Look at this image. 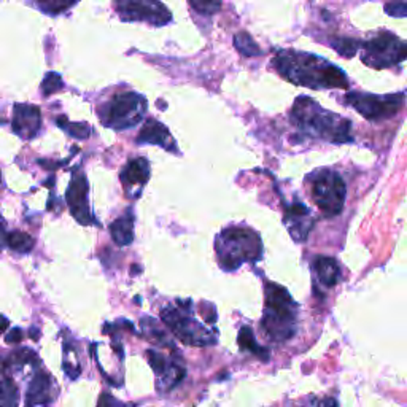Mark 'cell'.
<instances>
[{
	"label": "cell",
	"mask_w": 407,
	"mask_h": 407,
	"mask_svg": "<svg viewBox=\"0 0 407 407\" xmlns=\"http://www.w3.org/2000/svg\"><path fill=\"white\" fill-rule=\"evenodd\" d=\"M21 339H23L21 329H13L11 333L6 336V342H19Z\"/></svg>",
	"instance_id": "33"
},
{
	"label": "cell",
	"mask_w": 407,
	"mask_h": 407,
	"mask_svg": "<svg viewBox=\"0 0 407 407\" xmlns=\"http://www.w3.org/2000/svg\"><path fill=\"white\" fill-rule=\"evenodd\" d=\"M138 143H153L159 145L163 148L177 153V146L174 138H172L170 132L167 131V127L159 123L156 119H148L143 124L142 131L138 134Z\"/></svg>",
	"instance_id": "16"
},
{
	"label": "cell",
	"mask_w": 407,
	"mask_h": 407,
	"mask_svg": "<svg viewBox=\"0 0 407 407\" xmlns=\"http://www.w3.org/2000/svg\"><path fill=\"white\" fill-rule=\"evenodd\" d=\"M98 407H136V406H134V404L121 403L119 399L113 398L110 393H102V394H100V398H99Z\"/></svg>",
	"instance_id": "32"
},
{
	"label": "cell",
	"mask_w": 407,
	"mask_h": 407,
	"mask_svg": "<svg viewBox=\"0 0 407 407\" xmlns=\"http://www.w3.org/2000/svg\"><path fill=\"white\" fill-rule=\"evenodd\" d=\"M73 5H75V2L66 4V2H57V0H49V2H38L37 4L38 8L45 13H48V15H59V13H64L66 10L72 8Z\"/></svg>",
	"instance_id": "28"
},
{
	"label": "cell",
	"mask_w": 407,
	"mask_h": 407,
	"mask_svg": "<svg viewBox=\"0 0 407 407\" xmlns=\"http://www.w3.org/2000/svg\"><path fill=\"white\" fill-rule=\"evenodd\" d=\"M117 10L123 21H143L153 25L167 24L172 15L161 2H117Z\"/></svg>",
	"instance_id": "10"
},
{
	"label": "cell",
	"mask_w": 407,
	"mask_h": 407,
	"mask_svg": "<svg viewBox=\"0 0 407 407\" xmlns=\"http://www.w3.org/2000/svg\"><path fill=\"white\" fill-rule=\"evenodd\" d=\"M28 407H47L45 404H35V406H28Z\"/></svg>",
	"instance_id": "35"
},
{
	"label": "cell",
	"mask_w": 407,
	"mask_h": 407,
	"mask_svg": "<svg viewBox=\"0 0 407 407\" xmlns=\"http://www.w3.org/2000/svg\"><path fill=\"white\" fill-rule=\"evenodd\" d=\"M64 371L69 375L70 379H76L80 375V365H78V358H76L75 348L70 346V343H66L64 346Z\"/></svg>",
	"instance_id": "26"
},
{
	"label": "cell",
	"mask_w": 407,
	"mask_h": 407,
	"mask_svg": "<svg viewBox=\"0 0 407 407\" xmlns=\"http://www.w3.org/2000/svg\"><path fill=\"white\" fill-rule=\"evenodd\" d=\"M146 355H148V361L153 371L158 375L159 391H169L183 380L187 371H184L182 365L170 361L167 356L159 353L158 350H148Z\"/></svg>",
	"instance_id": "12"
},
{
	"label": "cell",
	"mask_w": 407,
	"mask_h": 407,
	"mask_svg": "<svg viewBox=\"0 0 407 407\" xmlns=\"http://www.w3.org/2000/svg\"><path fill=\"white\" fill-rule=\"evenodd\" d=\"M57 124H59L64 131L69 132L70 136H73L76 138H88L89 136H91V129H89L88 124L70 123L66 117L57 118Z\"/></svg>",
	"instance_id": "27"
},
{
	"label": "cell",
	"mask_w": 407,
	"mask_h": 407,
	"mask_svg": "<svg viewBox=\"0 0 407 407\" xmlns=\"http://www.w3.org/2000/svg\"><path fill=\"white\" fill-rule=\"evenodd\" d=\"M314 271L317 273L320 283H323L328 288H333V286L339 282L341 278V267L337 264V261L334 258L329 256H317L314 259Z\"/></svg>",
	"instance_id": "18"
},
{
	"label": "cell",
	"mask_w": 407,
	"mask_h": 407,
	"mask_svg": "<svg viewBox=\"0 0 407 407\" xmlns=\"http://www.w3.org/2000/svg\"><path fill=\"white\" fill-rule=\"evenodd\" d=\"M121 183L126 189V194L131 196V191H137L140 193L143 184L148 182L150 178V164L145 158H136L124 165L121 170Z\"/></svg>",
	"instance_id": "15"
},
{
	"label": "cell",
	"mask_w": 407,
	"mask_h": 407,
	"mask_svg": "<svg viewBox=\"0 0 407 407\" xmlns=\"http://www.w3.org/2000/svg\"><path fill=\"white\" fill-rule=\"evenodd\" d=\"M317 407H337V404H336V401L333 398H326V399L320 401Z\"/></svg>",
	"instance_id": "34"
},
{
	"label": "cell",
	"mask_w": 407,
	"mask_h": 407,
	"mask_svg": "<svg viewBox=\"0 0 407 407\" xmlns=\"http://www.w3.org/2000/svg\"><path fill=\"white\" fill-rule=\"evenodd\" d=\"M273 67L286 80L310 89L348 88L347 75L334 64L320 56L283 49L273 57Z\"/></svg>",
	"instance_id": "1"
},
{
	"label": "cell",
	"mask_w": 407,
	"mask_h": 407,
	"mask_svg": "<svg viewBox=\"0 0 407 407\" xmlns=\"http://www.w3.org/2000/svg\"><path fill=\"white\" fill-rule=\"evenodd\" d=\"M346 102L366 119L380 121L391 118L399 112V108L404 104V94L394 93L387 95H375L350 91L346 94Z\"/></svg>",
	"instance_id": "9"
},
{
	"label": "cell",
	"mask_w": 407,
	"mask_h": 407,
	"mask_svg": "<svg viewBox=\"0 0 407 407\" xmlns=\"http://www.w3.org/2000/svg\"><path fill=\"white\" fill-rule=\"evenodd\" d=\"M51 401V379L47 372H37L28 390V406L45 404Z\"/></svg>",
	"instance_id": "17"
},
{
	"label": "cell",
	"mask_w": 407,
	"mask_h": 407,
	"mask_svg": "<svg viewBox=\"0 0 407 407\" xmlns=\"http://www.w3.org/2000/svg\"><path fill=\"white\" fill-rule=\"evenodd\" d=\"M146 113V99L137 93H119L102 105L100 121L114 131L137 126Z\"/></svg>",
	"instance_id": "6"
},
{
	"label": "cell",
	"mask_w": 407,
	"mask_h": 407,
	"mask_svg": "<svg viewBox=\"0 0 407 407\" xmlns=\"http://www.w3.org/2000/svg\"><path fill=\"white\" fill-rule=\"evenodd\" d=\"M239 346L242 350H248V352H252L253 355H256L261 361H267L269 360V350L261 347L259 343L254 339V334L252 328L244 326L239 331Z\"/></svg>",
	"instance_id": "20"
},
{
	"label": "cell",
	"mask_w": 407,
	"mask_h": 407,
	"mask_svg": "<svg viewBox=\"0 0 407 407\" xmlns=\"http://www.w3.org/2000/svg\"><path fill=\"white\" fill-rule=\"evenodd\" d=\"M42 126L40 108L29 104H16L13 107L11 127L13 132L24 140H30L37 136Z\"/></svg>",
	"instance_id": "13"
},
{
	"label": "cell",
	"mask_w": 407,
	"mask_h": 407,
	"mask_svg": "<svg viewBox=\"0 0 407 407\" xmlns=\"http://www.w3.org/2000/svg\"><path fill=\"white\" fill-rule=\"evenodd\" d=\"M110 234L118 245H129L134 240V216L132 213H126L114 220L110 226Z\"/></svg>",
	"instance_id": "19"
},
{
	"label": "cell",
	"mask_w": 407,
	"mask_h": 407,
	"mask_svg": "<svg viewBox=\"0 0 407 407\" xmlns=\"http://www.w3.org/2000/svg\"><path fill=\"white\" fill-rule=\"evenodd\" d=\"M40 362L37 358V355L32 352L30 348H19L16 352L10 355V358L5 361V366H25V365H37Z\"/></svg>",
	"instance_id": "25"
},
{
	"label": "cell",
	"mask_w": 407,
	"mask_h": 407,
	"mask_svg": "<svg viewBox=\"0 0 407 407\" xmlns=\"http://www.w3.org/2000/svg\"><path fill=\"white\" fill-rule=\"evenodd\" d=\"M331 47H333L337 53L343 57H352L356 54V51L361 47V43L355 38H347V37H334L333 40L329 42Z\"/></svg>",
	"instance_id": "23"
},
{
	"label": "cell",
	"mask_w": 407,
	"mask_h": 407,
	"mask_svg": "<svg viewBox=\"0 0 407 407\" xmlns=\"http://www.w3.org/2000/svg\"><path fill=\"white\" fill-rule=\"evenodd\" d=\"M177 304L178 305H170V307L161 312V318L165 326L187 346H213L216 342V336L197 322L196 318H193V315H191V310H193L191 302L178 301Z\"/></svg>",
	"instance_id": "5"
},
{
	"label": "cell",
	"mask_w": 407,
	"mask_h": 407,
	"mask_svg": "<svg viewBox=\"0 0 407 407\" xmlns=\"http://www.w3.org/2000/svg\"><path fill=\"white\" fill-rule=\"evenodd\" d=\"M297 305L283 286L267 282L261 329L273 342H285L296 333Z\"/></svg>",
	"instance_id": "3"
},
{
	"label": "cell",
	"mask_w": 407,
	"mask_h": 407,
	"mask_svg": "<svg viewBox=\"0 0 407 407\" xmlns=\"http://www.w3.org/2000/svg\"><path fill=\"white\" fill-rule=\"evenodd\" d=\"M218 263L225 271H235L244 263H254L261 258L263 244L258 232L250 228L231 226L223 229L215 242Z\"/></svg>",
	"instance_id": "4"
},
{
	"label": "cell",
	"mask_w": 407,
	"mask_h": 407,
	"mask_svg": "<svg viewBox=\"0 0 407 407\" xmlns=\"http://www.w3.org/2000/svg\"><path fill=\"white\" fill-rule=\"evenodd\" d=\"M234 47L237 48L244 56L261 54L259 47L253 42V38L248 35L247 32H239V34L234 37Z\"/></svg>",
	"instance_id": "24"
},
{
	"label": "cell",
	"mask_w": 407,
	"mask_h": 407,
	"mask_svg": "<svg viewBox=\"0 0 407 407\" xmlns=\"http://www.w3.org/2000/svg\"><path fill=\"white\" fill-rule=\"evenodd\" d=\"M291 119L305 136L333 143L352 142V123L333 112L324 110L314 99L301 95L291 110Z\"/></svg>",
	"instance_id": "2"
},
{
	"label": "cell",
	"mask_w": 407,
	"mask_h": 407,
	"mask_svg": "<svg viewBox=\"0 0 407 407\" xmlns=\"http://www.w3.org/2000/svg\"><path fill=\"white\" fill-rule=\"evenodd\" d=\"M191 8H194L197 13L202 15H213V13L221 8L220 2H189Z\"/></svg>",
	"instance_id": "31"
},
{
	"label": "cell",
	"mask_w": 407,
	"mask_h": 407,
	"mask_svg": "<svg viewBox=\"0 0 407 407\" xmlns=\"http://www.w3.org/2000/svg\"><path fill=\"white\" fill-rule=\"evenodd\" d=\"M5 245L18 253H29L34 248V239L21 231H11L5 234Z\"/></svg>",
	"instance_id": "21"
},
{
	"label": "cell",
	"mask_w": 407,
	"mask_h": 407,
	"mask_svg": "<svg viewBox=\"0 0 407 407\" xmlns=\"http://www.w3.org/2000/svg\"><path fill=\"white\" fill-rule=\"evenodd\" d=\"M312 182V199L324 215L336 216L342 212L346 204L347 188L342 177L334 170L323 169L314 174Z\"/></svg>",
	"instance_id": "7"
},
{
	"label": "cell",
	"mask_w": 407,
	"mask_h": 407,
	"mask_svg": "<svg viewBox=\"0 0 407 407\" xmlns=\"http://www.w3.org/2000/svg\"><path fill=\"white\" fill-rule=\"evenodd\" d=\"M388 16L407 18V2H390L384 6Z\"/></svg>",
	"instance_id": "30"
},
{
	"label": "cell",
	"mask_w": 407,
	"mask_h": 407,
	"mask_svg": "<svg viewBox=\"0 0 407 407\" xmlns=\"http://www.w3.org/2000/svg\"><path fill=\"white\" fill-rule=\"evenodd\" d=\"M285 225L288 226L291 237L296 242H304L307 239L309 231L314 221H312L310 210L301 202L288 204L285 207Z\"/></svg>",
	"instance_id": "14"
},
{
	"label": "cell",
	"mask_w": 407,
	"mask_h": 407,
	"mask_svg": "<svg viewBox=\"0 0 407 407\" xmlns=\"http://www.w3.org/2000/svg\"><path fill=\"white\" fill-rule=\"evenodd\" d=\"M88 180L83 172L75 170L72 174V180L67 188L66 201L69 210L72 212L73 218L83 226H88L94 223L91 210H89V201H88Z\"/></svg>",
	"instance_id": "11"
},
{
	"label": "cell",
	"mask_w": 407,
	"mask_h": 407,
	"mask_svg": "<svg viewBox=\"0 0 407 407\" xmlns=\"http://www.w3.org/2000/svg\"><path fill=\"white\" fill-rule=\"evenodd\" d=\"M64 86L62 78L57 73H48L45 76V80L42 83V91L45 95H49V94H54L59 91V89Z\"/></svg>",
	"instance_id": "29"
},
{
	"label": "cell",
	"mask_w": 407,
	"mask_h": 407,
	"mask_svg": "<svg viewBox=\"0 0 407 407\" xmlns=\"http://www.w3.org/2000/svg\"><path fill=\"white\" fill-rule=\"evenodd\" d=\"M361 61L369 67L387 69L407 59V42L396 35L382 32L371 40L361 43Z\"/></svg>",
	"instance_id": "8"
},
{
	"label": "cell",
	"mask_w": 407,
	"mask_h": 407,
	"mask_svg": "<svg viewBox=\"0 0 407 407\" xmlns=\"http://www.w3.org/2000/svg\"><path fill=\"white\" fill-rule=\"evenodd\" d=\"M0 401H2V407H18L19 403V391L18 387L13 379L4 377L2 388H0Z\"/></svg>",
	"instance_id": "22"
}]
</instances>
